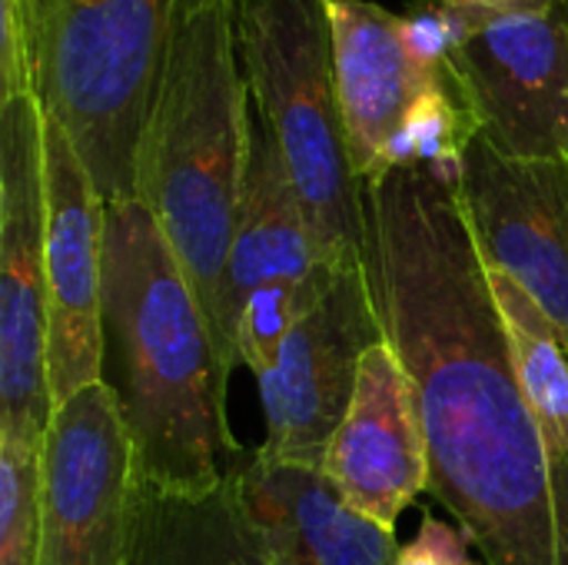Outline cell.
Masks as SVG:
<instances>
[{"mask_svg": "<svg viewBox=\"0 0 568 565\" xmlns=\"http://www.w3.org/2000/svg\"><path fill=\"white\" fill-rule=\"evenodd\" d=\"M240 480L276 565H396V533L353 513L320 470L266 463L253 453Z\"/></svg>", "mask_w": 568, "mask_h": 565, "instance_id": "15", "label": "cell"}, {"mask_svg": "<svg viewBox=\"0 0 568 565\" xmlns=\"http://www.w3.org/2000/svg\"><path fill=\"white\" fill-rule=\"evenodd\" d=\"M339 273L310 236L280 143L253 110L250 160L226 270V310L240 363L263 376L286 333L326 296Z\"/></svg>", "mask_w": 568, "mask_h": 565, "instance_id": "7", "label": "cell"}, {"mask_svg": "<svg viewBox=\"0 0 568 565\" xmlns=\"http://www.w3.org/2000/svg\"><path fill=\"white\" fill-rule=\"evenodd\" d=\"M479 13H483L479 7H466L456 0H409L399 20H403L406 47L419 63V70L439 80L449 70L456 50L466 43Z\"/></svg>", "mask_w": 568, "mask_h": 565, "instance_id": "20", "label": "cell"}, {"mask_svg": "<svg viewBox=\"0 0 568 565\" xmlns=\"http://www.w3.org/2000/svg\"><path fill=\"white\" fill-rule=\"evenodd\" d=\"M33 93L30 40L20 0H0V100Z\"/></svg>", "mask_w": 568, "mask_h": 565, "instance_id": "21", "label": "cell"}, {"mask_svg": "<svg viewBox=\"0 0 568 565\" xmlns=\"http://www.w3.org/2000/svg\"><path fill=\"white\" fill-rule=\"evenodd\" d=\"M236 37L320 260L336 273L363 266L366 183L339 107L329 0H236Z\"/></svg>", "mask_w": 568, "mask_h": 565, "instance_id": "5", "label": "cell"}, {"mask_svg": "<svg viewBox=\"0 0 568 565\" xmlns=\"http://www.w3.org/2000/svg\"><path fill=\"white\" fill-rule=\"evenodd\" d=\"M383 340L366 270H343L286 333L273 366L256 376L266 416V440L256 456L323 473L326 450L356 396L359 363Z\"/></svg>", "mask_w": 568, "mask_h": 565, "instance_id": "8", "label": "cell"}, {"mask_svg": "<svg viewBox=\"0 0 568 565\" xmlns=\"http://www.w3.org/2000/svg\"><path fill=\"white\" fill-rule=\"evenodd\" d=\"M559 10H562V17L568 20V0H562V3H559Z\"/></svg>", "mask_w": 568, "mask_h": 565, "instance_id": "24", "label": "cell"}, {"mask_svg": "<svg viewBox=\"0 0 568 565\" xmlns=\"http://www.w3.org/2000/svg\"><path fill=\"white\" fill-rule=\"evenodd\" d=\"M47 117V113H43ZM47 370L53 410L103 383V220L83 160L47 117Z\"/></svg>", "mask_w": 568, "mask_h": 565, "instance_id": "11", "label": "cell"}, {"mask_svg": "<svg viewBox=\"0 0 568 565\" xmlns=\"http://www.w3.org/2000/svg\"><path fill=\"white\" fill-rule=\"evenodd\" d=\"M489 283L513 333L516 363L542 440L556 523V565H568V346L513 276L489 270Z\"/></svg>", "mask_w": 568, "mask_h": 565, "instance_id": "17", "label": "cell"}, {"mask_svg": "<svg viewBox=\"0 0 568 565\" xmlns=\"http://www.w3.org/2000/svg\"><path fill=\"white\" fill-rule=\"evenodd\" d=\"M33 93L103 203L136 200V160L193 0H20Z\"/></svg>", "mask_w": 568, "mask_h": 565, "instance_id": "4", "label": "cell"}, {"mask_svg": "<svg viewBox=\"0 0 568 565\" xmlns=\"http://www.w3.org/2000/svg\"><path fill=\"white\" fill-rule=\"evenodd\" d=\"M136 470L106 383L57 406L43 443V523L37 565H130Z\"/></svg>", "mask_w": 568, "mask_h": 565, "instance_id": "9", "label": "cell"}, {"mask_svg": "<svg viewBox=\"0 0 568 565\" xmlns=\"http://www.w3.org/2000/svg\"><path fill=\"white\" fill-rule=\"evenodd\" d=\"M103 383L116 396L143 486L206 493L243 463L226 420L230 370L140 200L106 203Z\"/></svg>", "mask_w": 568, "mask_h": 565, "instance_id": "2", "label": "cell"}, {"mask_svg": "<svg viewBox=\"0 0 568 565\" xmlns=\"http://www.w3.org/2000/svg\"><path fill=\"white\" fill-rule=\"evenodd\" d=\"M466 7H479L489 13H549L559 10L562 0H456Z\"/></svg>", "mask_w": 568, "mask_h": 565, "instance_id": "23", "label": "cell"}, {"mask_svg": "<svg viewBox=\"0 0 568 565\" xmlns=\"http://www.w3.org/2000/svg\"><path fill=\"white\" fill-rule=\"evenodd\" d=\"M459 193L483 263L513 276L568 346V160H516L479 133Z\"/></svg>", "mask_w": 568, "mask_h": 565, "instance_id": "12", "label": "cell"}, {"mask_svg": "<svg viewBox=\"0 0 568 565\" xmlns=\"http://www.w3.org/2000/svg\"><path fill=\"white\" fill-rule=\"evenodd\" d=\"M43 523V446L0 436V565H37Z\"/></svg>", "mask_w": 568, "mask_h": 565, "instance_id": "19", "label": "cell"}, {"mask_svg": "<svg viewBox=\"0 0 568 565\" xmlns=\"http://www.w3.org/2000/svg\"><path fill=\"white\" fill-rule=\"evenodd\" d=\"M479 133H483V123L476 110L469 107L453 70H446L409 107L403 127L396 130V137L389 140L383 153L379 176L389 170H416V167L459 176L466 153Z\"/></svg>", "mask_w": 568, "mask_h": 565, "instance_id": "18", "label": "cell"}, {"mask_svg": "<svg viewBox=\"0 0 568 565\" xmlns=\"http://www.w3.org/2000/svg\"><path fill=\"white\" fill-rule=\"evenodd\" d=\"M37 93L0 100V436L43 446L53 423L47 370V183Z\"/></svg>", "mask_w": 568, "mask_h": 565, "instance_id": "6", "label": "cell"}, {"mask_svg": "<svg viewBox=\"0 0 568 565\" xmlns=\"http://www.w3.org/2000/svg\"><path fill=\"white\" fill-rule=\"evenodd\" d=\"M323 476L353 513L389 533H396L403 509L429 490L416 390L386 340L366 350L359 363L356 396L326 450Z\"/></svg>", "mask_w": 568, "mask_h": 565, "instance_id": "13", "label": "cell"}, {"mask_svg": "<svg viewBox=\"0 0 568 565\" xmlns=\"http://www.w3.org/2000/svg\"><path fill=\"white\" fill-rule=\"evenodd\" d=\"M363 270L416 390L426 493L486 565H556L542 440L459 176L416 167L369 180Z\"/></svg>", "mask_w": 568, "mask_h": 565, "instance_id": "1", "label": "cell"}, {"mask_svg": "<svg viewBox=\"0 0 568 565\" xmlns=\"http://www.w3.org/2000/svg\"><path fill=\"white\" fill-rule=\"evenodd\" d=\"M333 67L356 173L379 176L383 153L416 97L436 80L413 60L399 13L373 0H329Z\"/></svg>", "mask_w": 568, "mask_h": 565, "instance_id": "14", "label": "cell"}, {"mask_svg": "<svg viewBox=\"0 0 568 565\" xmlns=\"http://www.w3.org/2000/svg\"><path fill=\"white\" fill-rule=\"evenodd\" d=\"M396 565H479L473 556V543L466 533L453 523H443L436 516H423L419 533L413 543L399 546Z\"/></svg>", "mask_w": 568, "mask_h": 565, "instance_id": "22", "label": "cell"}, {"mask_svg": "<svg viewBox=\"0 0 568 565\" xmlns=\"http://www.w3.org/2000/svg\"><path fill=\"white\" fill-rule=\"evenodd\" d=\"M250 123L253 97L240 60L236 0H193L143 130L136 200L160 223L230 373L240 366V350L230 330L226 270Z\"/></svg>", "mask_w": 568, "mask_h": 565, "instance_id": "3", "label": "cell"}, {"mask_svg": "<svg viewBox=\"0 0 568 565\" xmlns=\"http://www.w3.org/2000/svg\"><path fill=\"white\" fill-rule=\"evenodd\" d=\"M243 463L206 493L156 490L136 480L130 565H276L243 500Z\"/></svg>", "mask_w": 568, "mask_h": 565, "instance_id": "16", "label": "cell"}, {"mask_svg": "<svg viewBox=\"0 0 568 565\" xmlns=\"http://www.w3.org/2000/svg\"><path fill=\"white\" fill-rule=\"evenodd\" d=\"M483 137L516 160H568V20L483 10L449 63Z\"/></svg>", "mask_w": 568, "mask_h": 565, "instance_id": "10", "label": "cell"}]
</instances>
